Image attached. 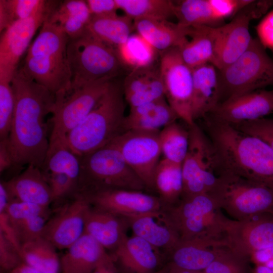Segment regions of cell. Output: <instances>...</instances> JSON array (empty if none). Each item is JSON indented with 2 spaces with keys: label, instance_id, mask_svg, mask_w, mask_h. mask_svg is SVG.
Segmentation results:
<instances>
[{
  "label": "cell",
  "instance_id": "obj_1",
  "mask_svg": "<svg viewBox=\"0 0 273 273\" xmlns=\"http://www.w3.org/2000/svg\"><path fill=\"white\" fill-rule=\"evenodd\" d=\"M11 84L15 102L8 140L13 166L33 165L42 169L49 148L45 118L52 113L55 94L21 67L14 73Z\"/></svg>",
  "mask_w": 273,
  "mask_h": 273
},
{
  "label": "cell",
  "instance_id": "obj_2",
  "mask_svg": "<svg viewBox=\"0 0 273 273\" xmlns=\"http://www.w3.org/2000/svg\"><path fill=\"white\" fill-rule=\"evenodd\" d=\"M206 135L221 172L273 189V150L260 139L209 115L203 118Z\"/></svg>",
  "mask_w": 273,
  "mask_h": 273
},
{
  "label": "cell",
  "instance_id": "obj_3",
  "mask_svg": "<svg viewBox=\"0 0 273 273\" xmlns=\"http://www.w3.org/2000/svg\"><path fill=\"white\" fill-rule=\"evenodd\" d=\"M125 98L117 78L87 116L67 134L64 144L80 157L109 144L124 132Z\"/></svg>",
  "mask_w": 273,
  "mask_h": 273
},
{
  "label": "cell",
  "instance_id": "obj_4",
  "mask_svg": "<svg viewBox=\"0 0 273 273\" xmlns=\"http://www.w3.org/2000/svg\"><path fill=\"white\" fill-rule=\"evenodd\" d=\"M69 39L61 28L46 19L27 50L21 67L27 75L55 94L71 83L67 53Z\"/></svg>",
  "mask_w": 273,
  "mask_h": 273
},
{
  "label": "cell",
  "instance_id": "obj_5",
  "mask_svg": "<svg viewBox=\"0 0 273 273\" xmlns=\"http://www.w3.org/2000/svg\"><path fill=\"white\" fill-rule=\"evenodd\" d=\"M80 174L74 195L111 189L148 192L121 153L111 144L80 156Z\"/></svg>",
  "mask_w": 273,
  "mask_h": 273
},
{
  "label": "cell",
  "instance_id": "obj_6",
  "mask_svg": "<svg viewBox=\"0 0 273 273\" xmlns=\"http://www.w3.org/2000/svg\"><path fill=\"white\" fill-rule=\"evenodd\" d=\"M221 210L218 200L210 193L182 197L175 204L162 209L180 240L223 239L229 218Z\"/></svg>",
  "mask_w": 273,
  "mask_h": 273
},
{
  "label": "cell",
  "instance_id": "obj_7",
  "mask_svg": "<svg viewBox=\"0 0 273 273\" xmlns=\"http://www.w3.org/2000/svg\"><path fill=\"white\" fill-rule=\"evenodd\" d=\"M67 53L71 84L116 78L123 68L116 50L98 39L87 29L69 39Z\"/></svg>",
  "mask_w": 273,
  "mask_h": 273
},
{
  "label": "cell",
  "instance_id": "obj_8",
  "mask_svg": "<svg viewBox=\"0 0 273 273\" xmlns=\"http://www.w3.org/2000/svg\"><path fill=\"white\" fill-rule=\"evenodd\" d=\"M115 79L71 84L56 93L50 119L49 145L64 143L67 134L92 111Z\"/></svg>",
  "mask_w": 273,
  "mask_h": 273
},
{
  "label": "cell",
  "instance_id": "obj_9",
  "mask_svg": "<svg viewBox=\"0 0 273 273\" xmlns=\"http://www.w3.org/2000/svg\"><path fill=\"white\" fill-rule=\"evenodd\" d=\"M258 39L236 61L218 70L220 102L273 85V60Z\"/></svg>",
  "mask_w": 273,
  "mask_h": 273
},
{
  "label": "cell",
  "instance_id": "obj_10",
  "mask_svg": "<svg viewBox=\"0 0 273 273\" xmlns=\"http://www.w3.org/2000/svg\"><path fill=\"white\" fill-rule=\"evenodd\" d=\"M212 194L234 220L273 213L272 189L226 172H221Z\"/></svg>",
  "mask_w": 273,
  "mask_h": 273
},
{
  "label": "cell",
  "instance_id": "obj_11",
  "mask_svg": "<svg viewBox=\"0 0 273 273\" xmlns=\"http://www.w3.org/2000/svg\"><path fill=\"white\" fill-rule=\"evenodd\" d=\"M189 127V146L181 164V198L212 193L219 182L221 173L216 154L207 135L196 122Z\"/></svg>",
  "mask_w": 273,
  "mask_h": 273
},
{
  "label": "cell",
  "instance_id": "obj_12",
  "mask_svg": "<svg viewBox=\"0 0 273 273\" xmlns=\"http://www.w3.org/2000/svg\"><path fill=\"white\" fill-rule=\"evenodd\" d=\"M273 1H252L239 11L232 21L215 27V56L213 65L220 70L240 57L253 39L249 32L250 21L266 13Z\"/></svg>",
  "mask_w": 273,
  "mask_h": 273
},
{
  "label": "cell",
  "instance_id": "obj_13",
  "mask_svg": "<svg viewBox=\"0 0 273 273\" xmlns=\"http://www.w3.org/2000/svg\"><path fill=\"white\" fill-rule=\"evenodd\" d=\"M159 55L165 99L179 119L192 126L196 123L191 113L193 70L183 61L178 48L169 49Z\"/></svg>",
  "mask_w": 273,
  "mask_h": 273
},
{
  "label": "cell",
  "instance_id": "obj_14",
  "mask_svg": "<svg viewBox=\"0 0 273 273\" xmlns=\"http://www.w3.org/2000/svg\"><path fill=\"white\" fill-rule=\"evenodd\" d=\"M159 132L126 131L109 143L121 153L148 192L155 193L154 176L162 154Z\"/></svg>",
  "mask_w": 273,
  "mask_h": 273
},
{
  "label": "cell",
  "instance_id": "obj_15",
  "mask_svg": "<svg viewBox=\"0 0 273 273\" xmlns=\"http://www.w3.org/2000/svg\"><path fill=\"white\" fill-rule=\"evenodd\" d=\"M58 1H45L30 17L17 21L1 33L0 75L12 78L22 55L37 29L42 26Z\"/></svg>",
  "mask_w": 273,
  "mask_h": 273
},
{
  "label": "cell",
  "instance_id": "obj_16",
  "mask_svg": "<svg viewBox=\"0 0 273 273\" xmlns=\"http://www.w3.org/2000/svg\"><path fill=\"white\" fill-rule=\"evenodd\" d=\"M71 201L47 220L42 237L57 249H67L84 234L86 213L91 205L82 195H74Z\"/></svg>",
  "mask_w": 273,
  "mask_h": 273
},
{
  "label": "cell",
  "instance_id": "obj_17",
  "mask_svg": "<svg viewBox=\"0 0 273 273\" xmlns=\"http://www.w3.org/2000/svg\"><path fill=\"white\" fill-rule=\"evenodd\" d=\"M264 215L243 220L229 219L224 234L227 246L250 259L257 252L273 248V217Z\"/></svg>",
  "mask_w": 273,
  "mask_h": 273
},
{
  "label": "cell",
  "instance_id": "obj_18",
  "mask_svg": "<svg viewBox=\"0 0 273 273\" xmlns=\"http://www.w3.org/2000/svg\"><path fill=\"white\" fill-rule=\"evenodd\" d=\"M82 196L92 207L120 216L159 211L163 208L157 195L145 191L111 189Z\"/></svg>",
  "mask_w": 273,
  "mask_h": 273
},
{
  "label": "cell",
  "instance_id": "obj_19",
  "mask_svg": "<svg viewBox=\"0 0 273 273\" xmlns=\"http://www.w3.org/2000/svg\"><path fill=\"white\" fill-rule=\"evenodd\" d=\"M272 112L273 89H259L228 99L207 115L236 125L263 118Z\"/></svg>",
  "mask_w": 273,
  "mask_h": 273
},
{
  "label": "cell",
  "instance_id": "obj_20",
  "mask_svg": "<svg viewBox=\"0 0 273 273\" xmlns=\"http://www.w3.org/2000/svg\"><path fill=\"white\" fill-rule=\"evenodd\" d=\"M109 254L118 273H155L166 261L162 251L133 235Z\"/></svg>",
  "mask_w": 273,
  "mask_h": 273
},
{
  "label": "cell",
  "instance_id": "obj_21",
  "mask_svg": "<svg viewBox=\"0 0 273 273\" xmlns=\"http://www.w3.org/2000/svg\"><path fill=\"white\" fill-rule=\"evenodd\" d=\"M226 247L224 239L194 238L179 240L166 255L165 262L185 269L203 271Z\"/></svg>",
  "mask_w": 273,
  "mask_h": 273
},
{
  "label": "cell",
  "instance_id": "obj_22",
  "mask_svg": "<svg viewBox=\"0 0 273 273\" xmlns=\"http://www.w3.org/2000/svg\"><path fill=\"white\" fill-rule=\"evenodd\" d=\"M122 217L133 235L162 251L165 257L180 240L162 210Z\"/></svg>",
  "mask_w": 273,
  "mask_h": 273
},
{
  "label": "cell",
  "instance_id": "obj_23",
  "mask_svg": "<svg viewBox=\"0 0 273 273\" xmlns=\"http://www.w3.org/2000/svg\"><path fill=\"white\" fill-rule=\"evenodd\" d=\"M10 200L30 203L49 208L53 202L51 191L41 169L28 165L21 173L2 181Z\"/></svg>",
  "mask_w": 273,
  "mask_h": 273
},
{
  "label": "cell",
  "instance_id": "obj_24",
  "mask_svg": "<svg viewBox=\"0 0 273 273\" xmlns=\"http://www.w3.org/2000/svg\"><path fill=\"white\" fill-rule=\"evenodd\" d=\"M122 87L125 100L130 108L165 97L159 67L154 66L130 71L122 82Z\"/></svg>",
  "mask_w": 273,
  "mask_h": 273
},
{
  "label": "cell",
  "instance_id": "obj_25",
  "mask_svg": "<svg viewBox=\"0 0 273 273\" xmlns=\"http://www.w3.org/2000/svg\"><path fill=\"white\" fill-rule=\"evenodd\" d=\"M211 64L193 69L191 113L194 121L203 118L220 102L218 72Z\"/></svg>",
  "mask_w": 273,
  "mask_h": 273
},
{
  "label": "cell",
  "instance_id": "obj_26",
  "mask_svg": "<svg viewBox=\"0 0 273 273\" xmlns=\"http://www.w3.org/2000/svg\"><path fill=\"white\" fill-rule=\"evenodd\" d=\"M134 30L159 54L180 48L188 40L189 27L168 20L139 18L133 20Z\"/></svg>",
  "mask_w": 273,
  "mask_h": 273
},
{
  "label": "cell",
  "instance_id": "obj_27",
  "mask_svg": "<svg viewBox=\"0 0 273 273\" xmlns=\"http://www.w3.org/2000/svg\"><path fill=\"white\" fill-rule=\"evenodd\" d=\"M125 219L92 207L85 217L84 233L92 237L107 251H112L127 236Z\"/></svg>",
  "mask_w": 273,
  "mask_h": 273
},
{
  "label": "cell",
  "instance_id": "obj_28",
  "mask_svg": "<svg viewBox=\"0 0 273 273\" xmlns=\"http://www.w3.org/2000/svg\"><path fill=\"white\" fill-rule=\"evenodd\" d=\"M179 119L165 98L130 108L123 123L124 132L129 130L159 132Z\"/></svg>",
  "mask_w": 273,
  "mask_h": 273
},
{
  "label": "cell",
  "instance_id": "obj_29",
  "mask_svg": "<svg viewBox=\"0 0 273 273\" xmlns=\"http://www.w3.org/2000/svg\"><path fill=\"white\" fill-rule=\"evenodd\" d=\"M109 255L101 244L84 233L60 258L61 273H92Z\"/></svg>",
  "mask_w": 273,
  "mask_h": 273
},
{
  "label": "cell",
  "instance_id": "obj_30",
  "mask_svg": "<svg viewBox=\"0 0 273 273\" xmlns=\"http://www.w3.org/2000/svg\"><path fill=\"white\" fill-rule=\"evenodd\" d=\"M215 27L194 26L189 27L187 41L179 48L184 62L192 70L211 64L215 56Z\"/></svg>",
  "mask_w": 273,
  "mask_h": 273
},
{
  "label": "cell",
  "instance_id": "obj_31",
  "mask_svg": "<svg viewBox=\"0 0 273 273\" xmlns=\"http://www.w3.org/2000/svg\"><path fill=\"white\" fill-rule=\"evenodd\" d=\"M92 17L86 1L66 0L59 1L47 20L72 38L86 30Z\"/></svg>",
  "mask_w": 273,
  "mask_h": 273
},
{
  "label": "cell",
  "instance_id": "obj_32",
  "mask_svg": "<svg viewBox=\"0 0 273 273\" xmlns=\"http://www.w3.org/2000/svg\"><path fill=\"white\" fill-rule=\"evenodd\" d=\"M87 29L98 39L115 50L125 43L134 30L132 19L117 14L92 16Z\"/></svg>",
  "mask_w": 273,
  "mask_h": 273
},
{
  "label": "cell",
  "instance_id": "obj_33",
  "mask_svg": "<svg viewBox=\"0 0 273 273\" xmlns=\"http://www.w3.org/2000/svg\"><path fill=\"white\" fill-rule=\"evenodd\" d=\"M155 193L160 199L163 208L171 206L181 198L183 180L181 164L162 158L154 176Z\"/></svg>",
  "mask_w": 273,
  "mask_h": 273
},
{
  "label": "cell",
  "instance_id": "obj_34",
  "mask_svg": "<svg viewBox=\"0 0 273 273\" xmlns=\"http://www.w3.org/2000/svg\"><path fill=\"white\" fill-rule=\"evenodd\" d=\"M56 250L41 237L22 245L20 254L24 263L41 273H59L60 258Z\"/></svg>",
  "mask_w": 273,
  "mask_h": 273
},
{
  "label": "cell",
  "instance_id": "obj_35",
  "mask_svg": "<svg viewBox=\"0 0 273 273\" xmlns=\"http://www.w3.org/2000/svg\"><path fill=\"white\" fill-rule=\"evenodd\" d=\"M123 66L131 71L151 67L159 53L137 33L116 50Z\"/></svg>",
  "mask_w": 273,
  "mask_h": 273
},
{
  "label": "cell",
  "instance_id": "obj_36",
  "mask_svg": "<svg viewBox=\"0 0 273 273\" xmlns=\"http://www.w3.org/2000/svg\"><path fill=\"white\" fill-rule=\"evenodd\" d=\"M159 140L163 158L182 164L189 146V126L187 129L177 121L170 123L160 131Z\"/></svg>",
  "mask_w": 273,
  "mask_h": 273
},
{
  "label": "cell",
  "instance_id": "obj_37",
  "mask_svg": "<svg viewBox=\"0 0 273 273\" xmlns=\"http://www.w3.org/2000/svg\"><path fill=\"white\" fill-rule=\"evenodd\" d=\"M42 169L44 172L64 174L77 186L80 169V157L64 144L55 143L49 145Z\"/></svg>",
  "mask_w": 273,
  "mask_h": 273
},
{
  "label": "cell",
  "instance_id": "obj_38",
  "mask_svg": "<svg viewBox=\"0 0 273 273\" xmlns=\"http://www.w3.org/2000/svg\"><path fill=\"white\" fill-rule=\"evenodd\" d=\"M174 16L186 26H209L220 22L215 16L209 0L173 1Z\"/></svg>",
  "mask_w": 273,
  "mask_h": 273
},
{
  "label": "cell",
  "instance_id": "obj_39",
  "mask_svg": "<svg viewBox=\"0 0 273 273\" xmlns=\"http://www.w3.org/2000/svg\"><path fill=\"white\" fill-rule=\"evenodd\" d=\"M118 9L133 20L139 18L168 20L174 16L173 1L115 0Z\"/></svg>",
  "mask_w": 273,
  "mask_h": 273
},
{
  "label": "cell",
  "instance_id": "obj_40",
  "mask_svg": "<svg viewBox=\"0 0 273 273\" xmlns=\"http://www.w3.org/2000/svg\"><path fill=\"white\" fill-rule=\"evenodd\" d=\"M44 0H0L1 33L13 23L34 15Z\"/></svg>",
  "mask_w": 273,
  "mask_h": 273
},
{
  "label": "cell",
  "instance_id": "obj_41",
  "mask_svg": "<svg viewBox=\"0 0 273 273\" xmlns=\"http://www.w3.org/2000/svg\"><path fill=\"white\" fill-rule=\"evenodd\" d=\"M250 259L226 247L202 273H252Z\"/></svg>",
  "mask_w": 273,
  "mask_h": 273
},
{
  "label": "cell",
  "instance_id": "obj_42",
  "mask_svg": "<svg viewBox=\"0 0 273 273\" xmlns=\"http://www.w3.org/2000/svg\"><path fill=\"white\" fill-rule=\"evenodd\" d=\"M12 79L0 76V140L8 139L15 109Z\"/></svg>",
  "mask_w": 273,
  "mask_h": 273
},
{
  "label": "cell",
  "instance_id": "obj_43",
  "mask_svg": "<svg viewBox=\"0 0 273 273\" xmlns=\"http://www.w3.org/2000/svg\"><path fill=\"white\" fill-rule=\"evenodd\" d=\"M46 218V215L37 216L11 224L21 246L41 237L47 220Z\"/></svg>",
  "mask_w": 273,
  "mask_h": 273
},
{
  "label": "cell",
  "instance_id": "obj_44",
  "mask_svg": "<svg viewBox=\"0 0 273 273\" xmlns=\"http://www.w3.org/2000/svg\"><path fill=\"white\" fill-rule=\"evenodd\" d=\"M49 208L38 205L10 200L6 213L11 224H14L27 218L40 215H46Z\"/></svg>",
  "mask_w": 273,
  "mask_h": 273
},
{
  "label": "cell",
  "instance_id": "obj_45",
  "mask_svg": "<svg viewBox=\"0 0 273 273\" xmlns=\"http://www.w3.org/2000/svg\"><path fill=\"white\" fill-rule=\"evenodd\" d=\"M233 125L245 133L260 139L273 150V119L262 118Z\"/></svg>",
  "mask_w": 273,
  "mask_h": 273
},
{
  "label": "cell",
  "instance_id": "obj_46",
  "mask_svg": "<svg viewBox=\"0 0 273 273\" xmlns=\"http://www.w3.org/2000/svg\"><path fill=\"white\" fill-rule=\"evenodd\" d=\"M43 172L50 186L53 202L69 195H74L76 185L67 175L60 173Z\"/></svg>",
  "mask_w": 273,
  "mask_h": 273
},
{
  "label": "cell",
  "instance_id": "obj_47",
  "mask_svg": "<svg viewBox=\"0 0 273 273\" xmlns=\"http://www.w3.org/2000/svg\"><path fill=\"white\" fill-rule=\"evenodd\" d=\"M19 250L0 232V267L8 272L22 263Z\"/></svg>",
  "mask_w": 273,
  "mask_h": 273
},
{
  "label": "cell",
  "instance_id": "obj_48",
  "mask_svg": "<svg viewBox=\"0 0 273 273\" xmlns=\"http://www.w3.org/2000/svg\"><path fill=\"white\" fill-rule=\"evenodd\" d=\"M253 0H209L216 18L221 21L224 18L235 16Z\"/></svg>",
  "mask_w": 273,
  "mask_h": 273
},
{
  "label": "cell",
  "instance_id": "obj_49",
  "mask_svg": "<svg viewBox=\"0 0 273 273\" xmlns=\"http://www.w3.org/2000/svg\"><path fill=\"white\" fill-rule=\"evenodd\" d=\"M256 30L262 46L273 50V10L259 22Z\"/></svg>",
  "mask_w": 273,
  "mask_h": 273
},
{
  "label": "cell",
  "instance_id": "obj_50",
  "mask_svg": "<svg viewBox=\"0 0 273 273\" xmlns=\"http://www.w3.org/2000/svg\"><path fill=\"white\" fill-rule=\"evenodd\" d=\"M92 16H107L117 14L118 9L115 0H87Z\"/></svg>",
  "mask_w": 273,
  "mask_h": 273
},
{
  "label": "cell",
  "instance_id": "obj_51",
  "mask_svg": "<svg viewBox=\"0 0 273 273\" xmlns=\"http://www.w3.org/2000/svg\"><path fill=\"white\" fill-rule=\"evenodd\" d=\"M13 166V157L9 149L8 139L0 140V172Z\"/></svg>",
  "mask_w": 273,
  "mask_h": 273
},
{
  "label": "cell",
  "instance_id": "obj_52",
  "mask_svg": "<svg viewBox=\"0 0 273 273\" xmlns=\"http://www.w3.org/2000/svg\"><path fill=\"white\" fill-rule=\"evenodd\" d=\"M92 273H118L110 254L102 260Z\"/></svg>",
  "mask_w": 273,
  "mask_h": 273
},
{
  "label": "cell",
  "instance_id": "obj_53",
  "mask_svg": "<svg viewBox=\"0 0 273 273\" xmlns=\"http://www.w3.org/2000/svg\"><path fill=\"white\" fill-rule=\"evenodd\" d=\"M155 273H202V271H192L176 267L165 262Z\"/></svg>",
  "mask_w": 273,
  "mask_h": 273
},
{
  "label": "cell",
  "instance_id": "obj_54",
  "mask_svg": "<svg viewBox=\"0 0 273 273\" xmlns=\"http://www.w3.org/2000/svg\"><path fill=\"white\" fill-rule=\"evenodd\" d=\"M7 273H41L39 271L23 262Z\"/></svg>",
  "mask_w": 273,
  "mask_h": 273
},
{
  "label": "cell",
  "instance_id": "obj_55",
  "mask_svg": "<svg viewBox=\"0 0 273 273\" xmlns=\"http://www.w3.org/2000/svg\"><path fill=\"white\" fill-rule=\"evenodd\" d=\"M271 214L272 215V217H273V213H272Z\"/></svg>",
  "mask_w": 273,
  "mask_h": 273
},
{
  "label": "cell",
  "instance_id": "obj_56",
  "mask_svg": "<svg viewBox=\"0 0 273 273\" xmlns=\"http://www.w3.org/2000/svg\"><path fill=\"white\" fill-rule=\"evenodd\" d=\"M3 273V272H2Z\"/></svg>",
  "mask_w": 273,
  "mask_h": 273
}]
</instances>
